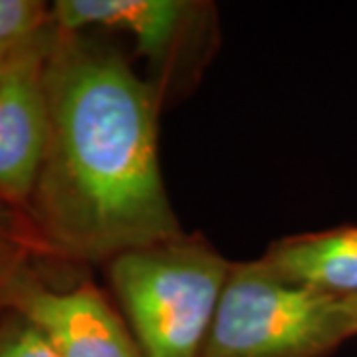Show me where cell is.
<instances>
[{"label": "cell", "instance_id": "cell-1", "mask_svg": "<svg viewBox=\"0 0 357 357\" xmlns=\"http://www.w3.org/2000/svg\"><path fill=\"white\" fill-rule=\"evenodd\" d=\"M46 86L48 145L28 204L48 246L109 262L181 236L159 165V89L119 52L60 30Z\"/></svg>", "mask_w": 357, "mask_h": 357}, {"label": "cell", "instance_id": "cell-2", "mask_svg": "<svg viewBox=\"0 0 357 357\" xmlns=\"http://www.w3.org/2000/svg\"><path fill=\"white\" fill-rule=\"evenodd\" d=\"M232 262L181 234L107 262V276L143 357H203Z\"/></svg>", "mask_w": 357, "mask_h": 357}, {"label": "cell", "instance_id": "cell-3", "mask_svg": "<svg viewBox=\"0 0 357 357\" xmlns=\"http://www.w3.org/2000/svg\"><path fill=\"white\" fill-rule=\"evenodd\" d=\"M349 337L342 298L232 262L203 357H324Z\"/></svg>", "mask_w": 357, "mask_h": 357}, {"label": "cell", "instance_id": "cell-4", "mask_svg": "<svg viewBox=\"0 0 357 357\" xmlns=\"http://www.w3.org/2000/svg\"><path fill=\"white\" fill-rule=\"evenodd\" d=\"M0 304L34 324L60 357H143L126 324L88 282L58 288L10 264L0 274Z\"/></svg>", "mask_w": 357, "mask_h": 357}, {"label": "cell", "instance_id": "cell-5", "mask_svg": "<svg viewBox=\"0 0 357 357\" xmlns=\"http://www.w3.org/2000/svg\"><path fill=\"white\" fill-rule=\"evenodd\" d=\"M58 28L16 46L0 77V201L28 204L50 129L46 70Z\"/></svg>", "mask_w": 357, "mask_h": 357}, {"label": "cell", "instance_id": "cell-6", "mask_svg": "<svg viewBox=\"0 0 357 357\" xmlns=\"http://www.w3.org/2000/svg\"><path fill=\"white\" fill-rule=\"evenodd\" d=\"M52 16L66 34L84 28L126 32L159 72H169L185 44L206 28L208 6L183 0H58Z\"/></svg>", "mask_w": 357, "mask_h": 357}, {"label": "cell", "instance_id": "cell-7", "mask_svg": "<svg viewBox=\"0 0 357 357\" xmlns=\"http://www.w3.org/2000/svg\"><path fill=\"white\" fill-rule=\"evenodd\" d=\"M262 260L296 284L337 298L357 294V227L284 238Z\"/></svg>", "mask_w": 357, "mask_h": 357}, {"label": "cell", "instance_id": "cell-8", "mask_svg": "<svg viewBox=\"0 0 357 357\" xmlns=\"http://www.w3.org/2000/svg\"><path fill=\"white\" fill-rule=\"evenodd\" d=\"M52 8L36 0H0V48L13 50L54 28Z\"/></svg>", "mask_w": 357, "mask_h": 357}, {"label": "cell", "instance_id": "cell-9", "mask_svg": "<svg viewBox=\"0 0 357 357\" xmlns=\"http://www.w3.org/2000/svg\"><path fill=\"white\" fill-rule=\"evenodd\" d=\"M0 357H60L48 337L28 319L16 318L0 332Z\"/></svg>", "mask_w": 357, "mask_h": 357}, {"label": "cell", "instance_id": "cell-10", "mask_svg": "<svg viewBox=\"0 0 357 357\" xmlns=\"http://www.w3.org/2000/svg\"><path fill=\"white\" fill-rule=\"evenodd\" d=\"M342 310H344L345 321H347V330L349 335L357 333V294L342 298Z\"/></svg>", "mask_w": 357, "mask_h": 357}, {"label": "cell", "instance_id": "cell-11", "mask_svg": "<svg viewBox=\"0 0 357 357\" xmlns=\"http://www.w3.org/2000/svg\"><path fill=\"white\" fill-rule=\"evenodd\" d=\"M13 50H6V48H0V77H2V72H4V66L8 62V56H10Z\"/></svg>", "mask_w": 357, "mask_h": 357}, {"label": "cell", "instance_id": "cell-12", "mask_svg": "<svg viewBox=\"0 0 357 357\" xmlns=\"http://www.w3.org/2000/svg\"><path fill=\"white\" fill-rule=\"evenodd\" d=\"M2 250H4V248H2V243H0V266H2Z\"/></svg>", "mask_w": 357, "mask_h": 357}, {"label": "cell", "instance_id": "cell-13", "mask_svg": "<svg viewBox=\"0 0 357 357\" xmlns=\"http://www.w3.org/2000/svg\"><path fill=\"white\" fill-rule=\"evenodd\" d=\"M0 218H2V215H0Z\"/></svg>", "mask_w": 357, "mask_h": 357}]
</instances>
